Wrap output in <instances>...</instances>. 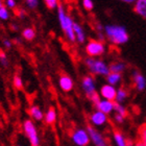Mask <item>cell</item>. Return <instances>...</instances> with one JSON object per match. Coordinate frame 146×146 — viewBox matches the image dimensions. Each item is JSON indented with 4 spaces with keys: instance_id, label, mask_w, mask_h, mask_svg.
<instances>
[{
    "instance_id": "1",
    "label": "cell",
    "mask_w": 146,
    "mask_h": 146,
    "mask_svg": "<svg viewBox=\"0 0 146 146\" xmlns=\"http://www.w3.org/2000/svg\"><path fill=\"white\" fill-rule=\"evenodd\" d=\"M106 39L113 45H123L129 40V35L124 26L117 24H108L104 27Z\"/></svg>"
},
{
    "instance_id": "2",
    "label": "cell",
    "mask_w": 146,
    "mask_h": 146,
    "mask_svg": "<svg viewBox=\"0 0 146 146\" xmlns=\"http://www.w3.org/2000/svg\"><path fill=\"white\" fill-rule=\"evenodd\" d=\"M58 22H60V26H61L62 31L64 33L66 39L71 43L75 42V36H74V31H73V19L68 15L66 12L65 7L62 4H58Z\"/></svg>"
},
{
    "instance_id": "3",
    "label": "cell",
    "mask_w": 146,
    "mask_h": 146,
    "mask_svg": "<svg viewBox=\"0 0 146 146\" xmlns=\"http://www.w3.org/2000/svg\"><path fill=\"white\" fill-rule=\"evenodd\" d=\"M86 67L88 68L92 75H99L107 77L110 73L109 65H107L104 61L95 58H87L85 60Z\"/></svg>"
},
{
    "instance_id": "4",
    "label": "cell",
    "mask_w": 146,
    "mask_h": 146,
    "mask_svg": "<svg viewBox=\"0 0 146 146\" xmlns=\"http://www.w3.org/2000/svg\"><path fill=\"white\" fill-rule=\"evenodd\" d=\"M85 51L89 58H97L100 56L106 51L104 43L99 40H90L86 45Z\"/></svg>"
},
{
    "instance_id": "5",
    "label": "cell",
    "mask_w": 146,
    "mask_h": 146,
    "mask_svg": "<svg viewBox=\"0 0 146 146\" xmlns=\"http://www.w3.org/2000/svg\"><path fill=\"white\" fill-rule=\"evenodd\" d=\"M23 129L26 135V137L29 140V143L31 146H39L40 145V139L39 135H38V131L35 123L31 120H25L23 123Z\"/></svg>"
},
{
    "instance_id": "6",
    "label": "cell",
    "mask_w": 146,
    "mask_h": 146,
    "mask_svg": "<svg viewBox=\"0 0 146 146\" xmlns=\"http://www.w3.org/2000/svg\"><path fill=\"white\" fill-rule=\"evenodd\" d=\"M87 133L89 135L90 141H92V143L95 146H109V142L104 137V135L101 134L99 131H97L94 126L88 125L87 126Z\"/></svg>"
},
{
    "instance_id": "7",
    "label": "cell",
    "mask_w": 146,
    "mask_h": 146,
    "mask_svg": "<svg viewBox=\"0 0 146 146\" xmlns=\"http://www.w3.org/2000/svg\"><path fill=\"white\" fill-rule=\"evenodd\" d=\"M71 139L76 146H88L90 143V138L87 129L84 128H76L71 135Z\"/></svg>"
},
{
    "instance_id": "8",
    "label": "cell",
    "mask_w": 146,
    "mask_h": 146,
    "mask_svg": "<svg viewBox=\"0 0 146 146\" xmlns=\"http://www.w3.org/2000/svg\"><path fill=\"white\" fill-rule=\"evenodd\" d=\"M82 91L85 92V94L88 96V98L92 94H94L95 92H96L94 77L92 75L84 76V78L82 80Z\"/></svg>"
},
{
    "instance_id": "9",
    "label": "cell",
    "mask_w": 146,
    "mask_h": 146,
    "mask_svg": "<svg viewBox=\"0 0 146 146\" xmlns=\"http://www.w3.org/2000/svg\"><path fill=\"white\" fill-rule=\"evenodd\" d=\"M133 85L138 92H143L146 89V77L139 71L135 70L131 75Z\"/></svg>"
},
{
    "instance_id": "10",
    "label": "cell",
    "mask_w": 146,
    "mask_h": 146,
    "mask_svg": "<svg viewBox=\"0 0 146 146\" xmlns=\"http://www.w3.org/2000/svg\"><path fill=\"white\" fill-rule=\"evenodd\" d=\"M89 119H90V122L93 124L92 126H102V125H104L108 122L107 115L97 111V110L92 113L90 117H89Z\"/></svg>"
},
{
    "instance_id": "11",
    "label": "cell",
    "mask_w": 146,
    "mask_h": 146,
    "mask_svg": "<svg viewBox=\"0 0 146 146\" xmlns=\"http://www.w3.org/2000/svg\"><path fill=\"white\" fill-rule=\"evenodd\" d=\"M116 92H117V89L115 87L106 84L100 88V96L106 100L114 101L116 97Z\"/></svg>"
},
{
    "instance_id": "12",
    "label": "cell",
    "mask_w": 146,
    "mask_h": 146,
    "mask_svg": "<svg viewBox=\"0 0 146 146\" xmlns=\"http://www.w3.org/2000/svg\"><path fill=\"white\" fill-rule=\"evenodd\" d=\"M58 85L60 88L62 89V91L64 92H70L72 91L73 87H74V82H73L72 78L67 74H62L58 79Z\"/></svg>"
},
{
    "instance_id": "13",
    "label": "cell",
    "mask_w": 146,
    "mask_h": 146,
    "mask_svg": "<svg viewBox=\"0 0 146 146\" xmlns=\"http://www.w3.org/2000/svg\"><path fill=\"white\" fill-rule=\"evenodd\" d=\"M95 107H96V110H97V111H99V112L108 115V114H110V113H112L113 110H114V101L106 100V99H100V101H99Z\"/></svg>"
},
{
    "instance_id": "14",
    "label": "cell",
    "mask_w": 146,
    "mask_h": 146,
    "mask_svg": "<svg viewBox=\"0 0 146 146\" xmlns=\"http://www.w3.org/2000/svg\"><path fill=\"white\" fill-rule=\"evenodd\" d=\"M73 31H74V36H75V42L82 44L86 42V33L85 29L82 25L74 21L73 23Z\"/></svg>"
},
{
    "instance_id": "15",
    "label": "cell",
    "mask_w": 146,
    "mask_h": 146,
    "mask_svg": "<svg viewBox=\"0 0 146 146\" xmlns=\"http://www.w3.org/2000/svg\"><path fill=\"white\" fill-rule=\"evenodd\" d=\"M134 11L138 16L146 20V0H136L134 3Z\"/></svg>"
},
{
    "instance_id": "16",
    "label": "cell",
    "mask_w": 146,
    "mask_h": 146,
    "mask_svg": "<svg viewBox=\"0 0 146 146\" xmlns=\"http://www.w3.org/2000/svg\"><path fill=\"white\" fill-rule=\"evenodd\" d=\"M109 69H110V72L121 74L122 72H124L126 70V64H125L124 62H120V61L113 62V63H111L109 65Z\"/></svg>"
},
{
    "instance_id": "17",
    "label": "cell",
    "mask_w": 146,
    "mask_h": 146,
    "mask_svg": "<svg viewBox=\"0 0 146 146\" xmlns=\"http://www.w3.org/2000/svg\"><path fill=\"white\" fill-rule=\"evenodd\" d=\"M28 114L31 115V117L36 121H41L44 118V114H43L42 110L40 109L38 106H33L28 110Z\"/></svg>"
},
{
    "instance_id": "18",
    "label": "cell",
    "mask_w": 146,
    "mask_h": 146,
    "mask_svg": "<svg viewBox=\"0 0 146 146\" xmlns=\"http://www.w3.org/2000/svg\"><path fill=\"white\" fill-rule=\"evenodd\" d=\"M113 137H114V140H115V143L117 146H127V140L125 139L124 135L122 134L121 131L114 129Z\"/></svg>"
},
{
    "instance_id": "19",
    "label": "cell",
    "mask_w": 146,
    "mask_h": 146,
    "mask_svg": "<svg viewBox=\"0 0 146 146\" xmlns=\"http://www.w3.org/2000/svg\"><path fill=\"white\" fill-rule=\"evenodd\" d=\"M128 97V91L125 88H119L116 92V97H115V102L122 104V102H124Z\"/></svg>"
},
{
    "instance_id": "20",
    "label": "cell",
    "mask_w": 146,
    "mask_h": 146,
    "mask_svg": "<svg viewBox=\"0 0 146 146\" xmlns=\"http://www.w3.org/2000/svg\"><path fill=\"white\" fill-rule=\"evenodd\" d=\"M121 79H122L121 74H118V73L110 72L109 75L107 76L108 85H111V86H113V87H115V86L119 85V84H120V82H121Z\"/></svg>"
},
{
    "instance_id": "21",
    "label": "cell",
    "mask_w": 146,
    "mask_h": 146,
    "mask_svg": "<svg viewBox=\"0 0 146 146\" xmlns=\"http://www.w3.org/2000/svg\"><path fill=\"white\" fill-rule=\"evenodd\" d=\"M44 119H45L46 124H53L56 121V112H55V110L53 108H49L48 111L46 112L45 116H44Z\"/></svg>"
},
{
    "instance_id": "22",
    "label": "cell",
    "mask_w": 146,
    "mask_h": 146,
    "mask_svg": "<svg viewBox=\"0 0 146 146\" xmlns=\"http://www.w3.org/2000/svg\"><path fill=\"white\" fill-rule=\"evenodd\" d=\"M22 36L24 38L26 41H33L36 36V31L34 28L31 27H26L22 31Z\"/></svg>"
},
{
    "instance_id": "23",
    "label": "cell",
    "mask_w": 146,
    "mask_h": 146,
    "mask_svg": "<svg viewBox=\"0 0 146 146\" xmlns=\"http://www.w3.org/2000/svg\"><path fill=\"white\" fill-rule=\"evenodd\" d=\"M114 110H115L116 114H119V115H121L122 117H124V118L128 115L127 110H126V108H125L123 104L114 102Z\"/></svg>"
},
{
    "instance_id": "24",
    "label": "cell",
    "mask_w": 146,
    "mask_h": 146,
    "mask_svg": "<svg viewBox=\"0 0 146 146\" xmlns=\"http://www.w3.org/2000/svg\"><path fill=\"white\" fill-rule=\"evenodd\" d=\"M138 133H139L140 141L142 143H144V145L146 146V123L140 125V127L138 129Z\"/></svg>"
},
{
    "instance_id": "25",
    "label": "cell",
    "mask_w": 146,
    "mask_h": 146,
    "mask_svg": "<svg viewBox=\"0 0 146 146\" xmlns=\"http://www.w3.org/2000/svg\"><path fill=\"white\" fill-rule=\"evenodd\" d=\"M13 84L15 86L16 89H18V90H21L23 88V80H22L21 76L18 75V74H16L14 76V79H13Z\"/></svg>"
},
{
    "instance_id": "26",
    "label": "cell",
    "mask_w": 146,
    "mask_h": 146,
    "mask_svg": "<svg viewBox=\"0 0 146 146\" xmlns=\"http://www.w3.org/2000/svg\"><path fill=\"white\" fill-rule=\"evenodd\" d=\"M9 19V9H6L5 6H2L0 9V20H3V21H6Z\"/></svg>"
},
{
    "instance_id": "27",
    "label": "cell",
    "mask_w": 146,
    "mask_h": 146,
    "mask_svg": "<svg viewBox=\"0 0 146 146\" xmlns=\"http://www.w3.org/2000/svg\"><path fill=\"white\" fill-rule=\"evenodd\" d=\"M44 2H45L46 6L48 7L49 9H58V0H44Z\"/></svg>"
},
{
    "instance_id": "28",
    "label": "cell",
    "mask_w": 146,
    "mask_h": 146,
    "mask_svg": "<svg viewBox=\"0 0 146 146\" xmlns=\"http://www.w3.org/2000/svg\"><path fill=\"white\" fill-rule=\"evenodd\" d=\"M0 64L2 65L3 67H7L9 66V60H7V56H6L5 52L0 50Z\"/></svg>"
},
{
    "instance_id": "29",
    "label": "cell",
    "mask_w": 146,
    "mask_h": 146,
    "mask_svg": "<svg viewBox=\"0 0 146 146\" xmlns=\"http://www.w3.org/2000/svg\"><path fill=\"white\" fill-rule=\"evenodd\" d=\"M82 6L86 11H92L94 9V3H93V0H82Z\"/></svg>"
},
{
    "instance_id": "30",
    "label": "cell",
    "mask_w": 146,
    "mask_h": 146,
    "mask_svg": "<svg viewBox=\"0 0 146 146\" xmlns=\"http://www.w3.org/2000/svg\"><path fill=\"white\" fill-rule=\"evenodd\" d=\"M89 99H90V101H91L92 104H94V106H96V104L100 101V95H98L97 92H95L94 94H92L90 97H89Z\"/></svg>"
},
{
    "instance_id": "31",
    "label": "cell",
    "mask_w": 146,
    "mask_h": 146,
    "mask_svg": "<svg viewBox=\"0 0 146 146\" xmlns=\"http://www.w3.org/2000/svg\"><path fill=\"white\" fill-rule=\"evenodd\" d=\"M25 3L31 9H35L39 4V1L38 0H25Z\"/></svg>"
},
{
    "instance_id": "32",
    "label": "cell",
    "mask_w": 146,
    "mask_h": 146,
    "mask_svg": "<svg viewBox=\"0 0 146 146\" xmlns=\"http://www.w3.org/2000/svg\"><path fill=\"white\" fill-rule=\"evenodd\" d=\"M5 4L9 9H16V0H5Z\"/></svg>"
},
{
    "instance_id": "33",
    "label": "cell",
    "mask_w": 146,
    "mask_h": 146,
    "mask_svg": "<svg viewBox=\"0 0 146 146\" xmlns=\"http://www.w3.org/2000/svg\"><path fill=\"white\" fill-rule=\"evenodd\" d=\"M124 117H122L121 115H119V114H116L115 116H114V120H115L117 123H123V121H124Z\"/></svg>"
},
{
    "instance_id": "34",
    "label": "cell",
    "mask_w": 146,
    "mask_h": 146,
    "mask_svg": "<svg viewBox=\"0 0 146 146\" xmlns=\"http://www.w3.org/2000/svg\"><path fill=\"white\" fill-rule=\"evenodd\" d=\"M12 45H13V43L9 41V40H7V39H4L3 40V46L5 47V48H11L12 47Z\"/></svg>"
},
{
    "instance_id": "35",
    "label": "cell",
    "mask_w": 146,
    "mask_h": 146,
    "mask_svg": "<svg viewBox=\"0 0 146 146\" xmlns=\"http://www.w3.org/2000/svg\"><path fill=\"white\" fill-rule=\"evenodd\" d=\"M17 14H18V17H20L21 19H23L25 17V11H24V9H20L18 12H17Z\"/></svg>"
},
{
    "instance_id": "36",
    "label": "cell",
    "mask_w": 146,
    "mask_h": 146,
    "mask_svg": "<svg viewBox=\"0 0 146 146\" xmlns=\"http://www.w3.org/2000/svg\"><path fill=\"white\" fill-rule=\"evenodd\" d=\"M120 1H122V2H124V3H127V4H134L136 0H120Z\"/></svg>"
},
{
    "instance_id": "37",
    "label": "cell",
    "mask_w": 146,
    "mask_h": 146,
    "mask_svg": "<svg viewBox=\"0 0 146 146\" xmlns=\"http://www.w3.org/2000/svg\"><path fill=\"white\" fill-rule=\"evenodd\" d=\"M11 28H12L13 31H17L19 29L18 26H17L16 24H14V23H13V24H11Z\"/></svg>"
},
{
    "instance_id": "38",
    "label": "cell",
    "mask_w": 146,
    "mask_h": 146,
    "mask_svg": "<svg viewBox=\"0 0 146 146\" xmlns=\"http://www.w3.org/2000/svg\"><path fill=\"white\" fill-rule=\"evenodd\" d=\"M134 146H145V145H144V143H142V142H141V141L139 140V141H137V142L135 143Z\"/></svg>"
},
{
    "instance_id": "39",
    "label": "cell",
    "mask_w": 146,
    "mask_h": 146,
    "mask_svg": "<svg viewBox=\"0 0 146 146\" xmlns=\"http://www.w3.org/2000/svg\"><path fill=\"white\" fill-rule=\"evenodd\" d=\"M3 6V2H2V0H0V9Z\"/></svg>"
}]
</instances>
